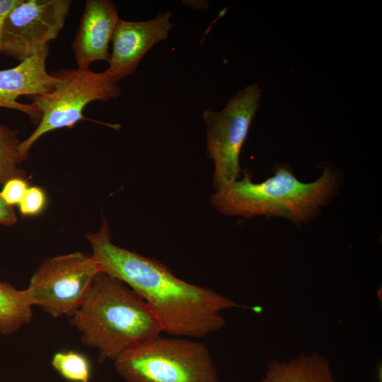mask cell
<instances>
[{"instance_id": "1", "label": "cell", "mask_w": 382, "mask_h": 382, "mask_svg": "<svg viewBox=\"0 0 382 382\" xmlns=\"http://www.w3.org/2000/svg\"><path fill=\"white\" fill-rule=\"evenodd\" d=\"M86 238L100 272L122 281L139 296L162 332L175 337H205L224 327L223 311L238 306L211 289L179 279L158 260L115 245L104 218L99 230Z\"/></svg>"}, {"instance_id": "2", "label": "cell", "mask_w": 382, "mask_h": 382, "mask_svg": "<svg viewBox=\"0 0 382 382\" xmlns=\"http://www.w3.org/2000/svg\"><path fill=\"white\" fill-rule=\"evenodd\" d=\"M70 316L83 345L98 350L99 363L114 361L132 346L162 332L146 302L124 282L102 272Z\"/></svg>"}, {"instance_id": "3", "label": "cell", "mask_w": 382, "mask_h": 382, "mask_svg": "<svg viewBox=\"0 0 382 382\" xmlns=\"http://www.w3.org/2000/svg\"><path fill=\"white\" fill-rule=\"evenodd\" d=\"M243 177L211 197L214 207L221 214L253 218L279 216L296 224L315 218L320 208L335 195L340 178L330 167L311 183L300 181L288 164L277 163L274 175L261 183H253L248 171Z\"/></svg>"}, {"instance_id": "4", "label": "cell", "mask_w": 382, "mask_h": 382, "mask_svg": "<svg viewBox=\"0 0 382 382\" xmlns=\"http://www.w3.org/2000/svg\"><path fill=\"white\" fill-rule=\"evenodd\" d=\"M114 363L127 382H219L208 348L181 337H149L125 350Z\"/></svg>"}, {"instance_id": "5", "label": "cell", "mask_w": 382, "mask_h": 382, "mask_svg": "<svg viewBox=\"0 0 382 382\" xmlns=\"http://www.w3.org/2000/svg\"><path fill=\"white\" fill-rule=\"evenodd\" d=\"M57 82L52 91L30 96L41 113V119L30 135L21 141L18 151L19 164L26 160L30 149L44 134L62 128H72L83 120L85 107L93 101H108L121 94L119 82L105 71L88 69H62L50 73Z\"/></svg>"}, {"instance_id": "6", "label": "cell", "mask_w": 382, "mask_h": 382, "mask_svg": "<svg viewBox=\"0 0 382 382\" xmlns=\"http://www.w3.org/2000/svg\"><path fill=\"white\" fill-rule=\"evenodd\" d=\"M262 98L257 83L239 90L219 112L205 110L207 153L214 161L213 182L219 191L240 179L239 156Z\"/></svg>"}, {"instance_id": "7", "label": "cell", "mask_w": 382, "mask_h": 382, "mask_svg": "<svg viewBox=\"0 0 382 382\" xmlns=\"http://www.w3.org/2000/svg\"><path fill=\"white\" fill-rule=\"evenodd\" d=\"M100 272L91 255L74 252L45 260L25 289L32 306L52 317L71 316Z\"/></svg>"}, {"instance_id": "8", "label": "cell", "mask_w": 382, "mask_h": 382, "mask_svg": "<svg viewBox=\"0 0 382 382\" xmlns=\"http://www.w3.org/2000/svg\"><path fill=\"white\" fill-rule=\"evenodd\" d=\"M70 0H21L2 28V54L19 62L55 40L70 11Z\"/></svg>"}, {"instance_id": "9", "label": "cell", "mask_w": 382, "mask_h": 382, "mask_svg": "<svg viewBox=\"0 0 382 382\" xmlns=\"http://www.w3.org/2000/svg\"><path fill=\"white\" fill-rule=\"evenodd\" d=\"M171 16L166 11L143 21L120 18L112 33V52L105 71L118 82L134 73L147 52L168 37Z\"/></svg>"}, {"instance_id": "10", "label": "cell", "mask_w": 382, "mask_h": 382, "mask_svg": "<svg viewBox=\"0 0 382 382\" xmlns=\"http://www.w3.org/2000/svg\"><path fill=\"white\" fill-rule=\"evenodd\" d=\"M50 50L47 45L17 66L0 70V108L26 114L36 126L41 119L40 112L32 103H21L17 99L22 96L29 98L53 91L57 79L46 69Z\"/></svg>"}, {"instance_id": "11", "label": "cell", "mask_w": 382, "mask_h": 382, "mask_svg": "<svg viewBox=\"0 0 382 382\" xmlns=\"http://www.w3.org/2000/svg\"><path fill=\"white\" fill-rule=\"evenodd\" d=\"M120 18L109 0H87L71 44L79 68L88 69L96 61L109 62V43Z\"/></svg>"}, {"instance_id": "12", "label": "cell", "mask_w": 382, "mask_h": 382, "mask_svg": "<svg viewBox=\"0 0 382 382\" xmlns=\"http://www.w3.org/2000/svg\"><path fill=\"white\" fill-rule=\"evenodd\" d=\"M260 382H337L330 362L318 353L301 354L288 361H272Z\"/></svg>"}, {"instance_id": "13", "label": "cell", "mask_w": 382, "mask_h": 382, "mask_svg": "<svg viewBox=\"0 0 382 382\" xmlns=\"http://www.w3.org/2000/svg\"><path fill=\"white\" fill-rule=\"evenodd\" d=\"M32 304L25 289L18 290L9 283L0 282V333L16 332L33 316Z\"/></svg>"}, {"instance_id": "14", "label": "cell", "mask_w": 382, "mask_h": 382, "mask_svg": "<svg viewBox=\"0 0 382 382\" xmlns=\"http://www.w3.org/2000/svg\"><path fill=\"white\" fill-rule=\"evenodd\" d=\"M21 141L17 132L0 123V185L14 178H23L18 168V151Z\"/></svg>"}, {"instance_id": "15", "label": "cell", "mask_w": 382, "mask_h": 382, "mask_svg": "<svg viewBox=\"0 0 382 382\" xmlns=\"http://www.w3.org/2000/svg\"><path fill=\"white\" fill-rule=\"evenodd\" d=\"M52 367L65 379L72 382H90L91 366L88 358L77 352L55 353L52 359Z\"/></svg>"}, {"instance_id": "16", "label": "cell", "mask_w": 382, "mask_h": 382, "mask_svg": "<svg viewBox=\"0 0 382 382\" xmlns=\"http://www.w3.org/2000/svg\"><path fill=\"white\" fill-rule=\"evenodd\" d=\"M46 204V195L42 189L33 186L28 187L23 198L19 203L23 216H35L40 214Z\"/></svg>"}, {"instance_id": "17", "label": "cell", "mask_w": 382, "mask_h": 382, "mask_svg": "<svg viewBox=\"0 0 382 382\" xmlns=\"http://www.w3.org/2000/svg\"><path fill=\"white\" fill-rule=\"evenodd\" d=\"M4 185L0 192L2 199L10 206L19 204L28 188L27 181L23 178H14Z\"/></svg>"}, {"instance_id": "18", "label": "cell", "mask_w": 382, "mask_h": 382, "mask_svg": "<svg viewBox=\"0 0 382 382\" xmlns=\"http://www.w3.org/2000/svg\"><path fill=\"white\" fill-rule=\"evenodd\" d=\"M17 222V216L12 206H10L0 195V224L10 226Z\"/></svg>"}, {"instance_id": "19", "label": "cell", "mask_w": 382, "mask_h": 382, "mask_svg": "<svg viewBox=\"0 0 382 382\" xmlns=\"http://www.w3.org/2000/svg\"><path fill=\"white\" fill-rule=\"evenodd\" d=\"M21 0H0V54H2V28L8 13Z\"/></svg>"}, {"instance_id": "20", "label": "cell", "mask_w": 382, "mask_h": 382, "mask_svg": "<svg viewBox=\"0 0 382 382\" xmlns=\"http://www.w3.org/2000/svg\"><path fill=\"white\" fill-rule=\"evenodd\" d=\"M185 4L192 9H205L208 7V2L206 1H185Z\"/></svg>"}]
</instances>
